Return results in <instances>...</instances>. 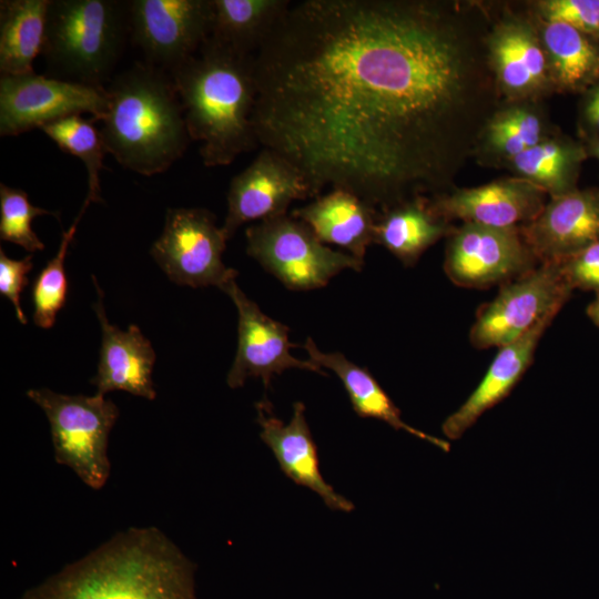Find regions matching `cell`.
Instances as JSON below:
<instances>
[{
	"mask_svg": "<svg viewBox=\"0 0 599 599\" xmlns=\"http://www.w3.org/2000/svg\"><path fill=\"white\" fill-rule=\"evenodd\" d=\"M490 4L304 0L255 54L258 144L378 211L455 187L501 104Z\"/></svg>",
	"mask_w": 599,
	"mask_h": 599,
	"instance_id": "1",
	"label": "cell"
},
{
	"mask_svg": "<svg viewBox=\"0 0 599 599\" xmlns=\"http://www.w3.org/2000/svg\"><path fill=\"white\" fill-rule=\"evenodd\" d=\"M195 566L156 527H131L22 599H196Z\"/></svg>",
	"mask_w": 599,
	"mask_h": 599,
	"instance_id": "2",
	"label": "cell"
},
{
	"mask_svg": "<svg viewBox=\"0 0 599 599\" xmlns=\"http://www.w3.org/2000/svg\"><path fill=\"white\" fill-rule=\"evenodd\" d=\"M254 60L209 38L169 72L206 167L229 165L260 145L252 121L257 93Z\"/></svg>",
	"mask_w": 599,
	"mask_h": 599,
	"instance_id": "3",
	"label": "cell"
},
{
	"mask_svg": "<svg viewBox=\"0 0 599 599\" xmlns=\"http://www.w3.org/2000/svg\"><path fill=\"white\" fill-rule=\"evenodd\" d=\"M106 91L100 132L119 164L151 176L182 158L191 138L169 73L138 62L114 77Z\"/></svg>",
	"mask_w": 599,
	"mask_h": 599,
	"instance_id": "4",
	"label": "cell"
},
{
	"mask_svg": "<svg viewBox=\"0 0 599 599\" xmlns=\"http://www.w3.org/2000/svg\"><path fill=\"white\" fill-rule=\"evenodd\" d=\"M129 32L126 1L50 0L41 52L49 77L104 88Z\"/></svg>",
	"mask_w": 599,
	"mask_h": 599,
	"instance_id": "5",
	"label": "cell"
},
{
	"mask_svg": "<svg viewBox=\"0 0 599 599\" xmlns=\"http://www.w3.org/2000/svg\"><path fill=\"white\" fill-rule=\"evenodd\" d=\"M27 396L49 420L55 461L101 489L110 476L108 438L119 416L116 405L100 394L63 395L48 388L29 389Z\"/></svg>",
	"mask_w": 599,
	"mask_h": 599,
	"instance_id": "6",
	"label": "cell"
},
{
	"mask_svg": "<svg viewBox=\"0 0 599 599\" xmlns=\"http://www.w3.org/2000/svg\"><path fill=\"white\" fill-rule=\"evenodd\" d=\"M245 235L247 254L290 290L319 288L341 271L359 272L364 265V261L326 246L291 214L251 225Z\"/></svg>",
	"mask_w": 599,
	"mask_h": 599,
	"instance_id": "7",
	"label": "cell"
},
{
	"mask_svg": "<svg viewBox=\"0 0 599 599\" xmlns=\"http://www.w3.org/2000/svg\"><path fill=\"white\" fill-rule=\"evenodd\" d=\"M558 263H542L501 285L491 302L480 306L469 331L478 349L501 347L557 315L571 295Z\"/></svg>",
	"mask_w": 599,
	"mask_h": 599,
	"instance_id": "8",
	"label": "cell"
},
{
	"mask_svg": "<svg viewBox=\"0 0 599 599\" xmlns=\"http://www.w3.org/2000/svg\"><path fill=\"white\" fill-rule=\"evenodd\" d=\"M488 57L502 102H541L555 93L536 18L529 10L491 6Z\"/></svg>",
	"mask_w": 599,
	"mask_h": 599,
	"instance_id": "9",
	"label": "cell"
},
{
	"mask_svg": "<svg viewBox=\"0 0 599 599\" xmlns=\"http://www.w3.org/2000/svg\"><path fill=\"white\" fill-rule=\"evenodd\" d=\"M226 236L205 209H169L163 232L151 254L167 277L180 285L221 290L237 276L222 261Z\"/></svg>",
	"mask_w": 599,
	"mask_h": 599,
	"instance_id": "10",
	"label": "cell"
},
{
	"mask_svg": "<svg viewBox=\"0 0 599 599\" xmlns=\"http://www.w3.org/2000/svg\"><path fill=\"white\" fill-rule=\"evenodd\" d=\"M106 88L60 80L34 71L0 77V135L16 136L45 123L90 113L102 120L108 111Z\"/></svg>",
	"mask_w": 599,
	"mask_h": 599,
	"instance_id": "11",
	"label": "cell"
},
{
	"mask_svg": "<svg viewBox=\"0 0 599 599\" xmlns=\"http://www.w3.org/2000/svg\"><path fill=\"white\" fill-rule=\"evenodd\" d=\"M444 271L456 285L486 288L534 270L538 260L520 227L463 223L447 236Z\"/></svg>",
	"mask_w": 599,
	"mask_h": 599,
	"instance_id": "12",
	"label": "cell"
},
{
	"mask_svg": "<svg viewBox=\"0 0 599 599\" xmlns=\"http://www.w3.org/2000/svg\"><path fill=\"white\" fill-rule=\"evenodd\" d=\"M212 0L129 1L130 33L145 63L169 73L210 38Z\"/></svg>",
	"mask_w": 599,
	"mask_h": 599,
	"instance_id": "13",
	"label": "cell"
},
{
	"mask_svg": "<svg viewBox=\"0 0 599 599\" xmlns=\"http://www.w3.org/2000/svg\"><path fill=\"white\" fill-rule=\"evenodd\" d=\"M233 301L238 315L237 349L226 377L231 388H240L250 377H260L267 389L275 375L300 368L327 375L313 361L291 354L296 345L288 341V327L264 314L238 287L235 280L223 288Z\"/></svg>",
	"mask_w": 599,
	"mask_h": 599,
	"instance_id": "14",
	"label": "cell"
},
{
	"mask_svg": "<svg viewBox=\"0 0 599 599\" xmlns=\"http://www.w3.org/2000/svg\"><path fill=\"white\" fill-rule=\"evenodd\" d=\"M309 197L313 194L304 175L282 155L263 148L231 180L222 231L230 240L243 224L287 214L292 202Z\"/></svg>",
	"mask_w": 599,
	"mask_h": 599,
	"instance_id": "15",
	"label": "cell"
},
{
	"mask_svg": "<svg viewBox=\"0 0 599 599\" xmlns=\"http://www.w3.org/2000/svg\"><path fill=\"white\" fill-rule=\"evenodd\" d=\"M548 194L518 177H501L475 187H454L430 197L433 209L447 221L494 227H521L534 221L547 203Z\"/></svg>",
	"mask_w": 599,
	"mask_h": 599,
	"instance_id": "16",
	"label": "cell"
},
{
	"mask_svg": "<svg viewBox=\"0 0 599 599\" xmlns=\"http://www.w3.org/2000/svg\"><path fill=\"white\" fill-rule=\"evenodd\" d=\"M520 231L539 264L560 262L599 242V189L577 187L549 197Z\"/></svg>",
	"mask_w": 599,
	"mask_h": 599,
	"instance_id": "17",
	"label": "cell"
},
{
	"mask_svg": "<svg viewBox=\"0 0 599 599\" xmlns=\"http://www.w3.org/2000/svg\"><path fill=\"white\" fill-rule=\"evenodd\" d=\"M261 438L273 451L281 470L295 484L316 493L333 509L349 512L354 504L336 493L319 470L317 446L305 418V406L296 402L293 416L285 424L264 398L255 405Z\"/></svg>",
	"mask_w": 599,
	"mask_h": 599,
	"instance_id": "18",
	"label": "cell"
},
{
	"mask_svg": "<svg viewBox=\"0 0 599 599\" xmlns=\"http://www.w3.org/2000/svg\"><path fill=\"white\" fill-rule=\"evenodd\" d=\"M93 283L99 295L93 309L102 332L98 372L91 379L97 387V394L124 390L150 400L154 399L156 392L151 374L156 355L150 341L136 325H130L126 331H121L108 322L103 294L95 277Z\"/></svg>",
	"mask_w": 599,
	"mask_h": 599,
	"instance_id": "19",
	"label": "cell"
},
{
	"mask_svg": "<svg viewBox=\"0 0 599 599\" xmlns=\"http://www.w3.org/2000/svg\"><path fill=\"white\" fill-rule=\"evenodd\" d=\"M557 315H548L519 338L499 347L486 374L464 404L441 425L451 440L460 438L487 410L504 400L530 366L545 331Z\"/></svg>",
	"mask_w": 599,
	"mask_h": 599,
	"instance_id": "20",
	"label": "cell"
},
{
	"mask_svg": "<svg viewBox=\"0 0 599 599\" xmlns=\"http://www.w3.org/2000/svg\"><path fill=\"white\" fill-rule=\"evenodd\" d=\"M378 214L370 203L344 189H332L291 213L308 225L324 244L343 247L362 261L367 247L374 243Z\"/></svg>",
	"mask_w": 599,
	"mask_h": 599,
	"instance_id": "21",
	"label": "cell"
},
{
	"mask_svg": "<svg viewBox=\"0 0 599 599\" xmlns=\"http://www.w3.org/2000/svg\"><path fill=\"white\" fill-rule=\"evenodd\" d=\"M557 132L540 102H501L481 130L475 158L486 165L504 166Z\"/></svg>",
	"mask_w": 599,
	"mask_h": 599,
	"instance_id": "22",
	"label": "cell"
},
{
	"mask_svg": "<svg viewBox=\"0 0 599 599\" xmlns=\"http://www.w3.org/2000/svg\"><path fill=\"white\" fill-rule=\"evenodd\" d=\"M453 229L450 222L433 209L430 197L418 195L379 211L374 243L384 246L405 266H413Z\"/></svg>",
	"mask_w": 599,
	"mask_h": 599,
	"instance_id": "23",
	"label": "cell"
},
{
	"mask_svg": "<svg viewBox=\"0 0 599 599\" xmlns=\"http://www.w3.org/2000/svg\"><path fill=\"white\" fill-rule=\"evenodd\" d=\"M304 348L307 351L311 361L321 367L333 370L337 375L348 394L353 409L358 416L383 420L395 429L405 430L446 453L449 451L450 444L447 440L406 424L402 419L398 407L366 368L354 364L341 353H323L311 337H307Z\"/></svg>",
	"mask_w": 599,
	"mask_h": 599,
	"instance_id": "24",
	"label": "cell"
},
{
	"mask_svg": "<svg viewBox=\"0 0 599 599\" xmlns=\"http://www.w3.org/2000/svg\"><path fill=\"white\" fill-rule=\"evenodd\" d=\"M291 4L288 0H212L210 38L237 53L255 55Z\"/></svg>",
	"mask_w": 599,
	"mask_h": 599,
	"instance_id": "25",
	"label": "cell"
},
{
	"mask_svg": "<svg viewBox=\"0 0 599 599\" xmlns=\"http://www.w3.org/2000/svg\"><path fill=\"white\" fill-rule=\"evenodd\" d=\"M535 18L555 92L581 94L599 79V44L568 24Z\"/></svg>",
	"mask_w": 599,
	"mask_h": 599,
	"instance_id": "26",
	"label": "cell"
},
{
	"mask_svg": "<svg viewBox=\"0 0 599 599\" xmlns=\"http://www.w3.org/2000/svg\"><path fill=\"white\" fill-rule=\"evenodd\" d=\"M588 158L585 143L559 132L509 160L504 166L549 197L576 190L581 165Z\"/></svg>",
	"mask_w": 599,
	"mask_h": 599,
	"instance_id": "27",
	"label": "cell"
},
{
	"mask_svg": "<svg viewBox=\"0 0 599 599\" xmlns=\"http://www.w3.org/2000/svg\"><path fill=\"white\" fill-rule=\"evenodd\" d=\"M50 0L0 1V72L19 75L33 72L41 54Z\"/></svg>",
	"mask_w": 599,
	"mask_h": 599,
	"instance_id": "28",
	"label": "cell"
},
{
	"mask_svg": "<svg viewBox=\"0 0 599 599\" xmlns=\"http://www.w3.org/2000/svg\"><path fill=\"white\" fill-rule=\"evenodd\" d=\"M94 119H84L81 114L68 115L45 123L39 129L61 150L80 159L88 172V194L90 202L101 201L100 171L104 154L108 153L100 129Z\"/></svg>",
	"mask_w": 599,
	"mask_h": 599,
	"instance_id": "29",
	"label": "cell"
},
{
	"mask_svg": "<svg viewBox=\"0 0 599 599\" xmlns=\"http://www.w3.org/2000/svg\"><path fill=\"white\" fill-rule=\"evenodd\" d=\"M90 202L84 200L73 224L63 232L59 250L42 271L34 278L31 296L33 304V322L41 328H50L55 321V316L65 303L68 294V280L64 270V261L69 245L75 234L78 223L89 206Z\"/></svg>",
	"mask_w": 599,
	"mask_h": 599,
	"instance_id": "30",
	"label": "cell"
},
{
	"mask_svg": "<svg viewBox=\"0 0 599 599\" xmlns=\"http://www.w3.org/2000/svg\"><path fill=\"white\" fill-rule=\"evenodd\" d=\"M39 215L59 214L32 205L23 190L0 184L1 240L20 245L30 254L42 251L44 244L32 230V221Z\"/></svg>",
	"mask_w": 599,
	"mask_h": 599,
	"instance_id": "31",
	"label": "cell"
},
{
	"mask_svg": "<svg viewBox=\"0 0 599 599\" xmlns=\"http://www.w3.org/2000/svg\"><path fill=\"white\" fill-rule=\"evenodd\" d=\"M527 7L538 18L568 24L599 44V0H539Z\"/></svg>",
	"mask_w": 599,
	"mask_h": 599,
	"instance_id": "32",
	"label": "cell"
},
{
	"mask_svg": "<svg viewBox=\"0 0 599 599\" xmlns=\"http://www.w3.org/2000/svg\"><path fill=\"white\" fill-rule=\"evenodd\" d=\"M556 263L572 291L578 288L599 294V242Z\"/></svg>",
	"mask_w": 599,
	"mask_h": 599,
	"instance_id": "33",
	"label": "cell"
},
{
	"mask_svg": "<svg viewBox=\"0 0 599 599\" xmlns=\"http://www.w3.org/2000/svg\"><path fill=\"white\" fill-rule=\"evenodd\" d=\"M32 257L33 254H28L22 260H13L0 248V293L10 300L22 324L28 321L20 304V294L29 283L27 274L33 267Z\"/></svg>",
	"mask_w": 599,
	"mask_h": 599,
	"instance_id": "34",
	"label": "cell"
},
{
	"mask_svg": "<svg viewBox=\"0 0 599 599\" xmlns=\"http://www.w3.org/2000/svg\"><path fill=\"white\" fill-rule=\"evenodd\" d=\"M578 130L581 141L599 138V79L580 94Z\"/></svg>",
	"mask_w": 599,
	"mask_h": 599,
	"instance_id": "35",
	"label": "cell"
},
{
	"mask_svg": "<svg viewBox=\"0 0 599 599\" xmlns=\"http://www.w3.org/2000/svg\"><path fill=\"white\" fill-rule=\"evenodd\" d=\"M586 313L592 323L599 327V294H596V298L587 306Z\"/></svg>",
	"mask_w": 599,
	"mask_h": 599,
	"instance_id": "36",
	"label": "cell"
},
{
	"mask_svg": "<svg viewBox=\"0 0 599 599\" xmlns=\"http://www.w3.org/2000/svg\"><path fill=\"white\" fill-rule=\"evenodd\" d=\"M582 142L585 143L588 156H592L599 161V138Z\"/></svg>",
	"mask_w": 599,
	"mask_h": 599,
	"instance_id": "37",
	"label": "cell"
}]
</instances>
